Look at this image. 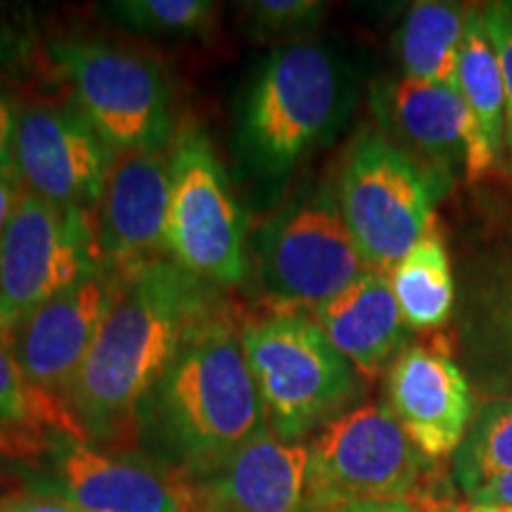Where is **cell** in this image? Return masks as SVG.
I'll list each match as a JSON object with an SVG mask.
<instances>
[{"mask_svg": "<svg viewBox=\"0 0 512 512\" xmlns=\"http://www.w3.org/2000/svg\"><path fill=\"white\" fill-rule=\"evenodd\" d=\"M216 287L157 259L128 273L124 290L91 354L64 396L86 441L98 446L133 439L138 403L183 339L223 306Z\"/></svg>", "mask_w": 512, "mask_h": 512, "instance_id": "obj_1", "label": "cell"}, {"mask_svg": "<svg viewBox=\"0 0 512 512\" xmlns=\"http://www.w3.org/2000/svg\"><path fill=\"white\" fill-rule=\"evenodd\" d=\"M266 427L240 328L226 311L197 325L138 403V453L197 479Z\"/></svg>", "mask_w": 512, "mask_h": 512, "instance_id": "obj_2", "label": "cell"}, {"mask_svg": "<svg viewBox=\"0 0 512 512\" xmlns=\"http://www.w3.org/2000/svg\"><path fill=\"white\" fill-rule=\"evenodd\" d=\"M354 69L335 48L299 41L273 50L249 83L238 128L242 157L256 174L285 178L328 143L354 107Z\"/></svg>", "mask_w": 512, "mask_h": 512, "instance_id": "obj_3", "label": "cell"}, {"mask_svg": "<svg viewBox=\"0 0 512 512\" xmlns=\"http://www.w3.org/2000/svg\"><path fill=\"white\" fill-rule=\"evenodd\" d=\"M240 337L266 425L278 439L302 441L361 396L358 370L304 313L273 311L242 325Z\"/></svg>", "mask_w": 512, "mask_h": 512, "instance_id": "obj_4", "label": "cell"}, {"mask_svg": "<svg viewBox=\"0 0 512 512\" xmlns=\"http://www.w3.org/2000/svg\"><path fill=\"white\" fill-rule=\"evenodd\" d=\"M451 178L427 169L382 131L351 143L337 204L370 271L389 273L434 228V204Z\"/></svg>", "mask_w": 512, "mask_h": 512, "instance_id": "obj_5", "label": "cell"}, {"mask_svg": "<svg viewBox=\"0 0 512 512\" xmlns=\"http://www.w3.org/2000/svg\"><path fill=\"white\" fill-rule=\"evenodd\" d=\"M427 458L387 403H363L320 430L309 444L302 512L408 501L418 494Z\"/></svg>", "mask_w": 512, "mask_h": 512, "instance_id": "obj_6", "label": "cell"}, {"mask_svg": "<svg viewBox=\"0 0 512 512\" xmlns=\"http://www.w3.org/2000/svg\"><path fill=\"white\" fill-rule=\"evenodd\" d=\"M166 254L216 290L240 285L249 273L245 211L200 126H185L171 140Z\"/></svg>", "mask_w": 512, "mask_h": 512, "instance_id": "obj_7", "label": "cell"}, {"mask_svg": "<svg viewBox=\"0 0 512 512\" xmlns=\"http://www.w3.org/2000/svg\"><path fill=\"white\" fill-rule=\"evenodd\" d=\"M256 271L273 311H313L370 268L328 188L287 200L254 242Z\"/></svg>", "mask_w": 512, "mask_h": 512, "instance_id": "obj_8", "label": "cell"}, {"mask_svg": "<svg viewBox=\"0 0 512 512\" xmlns=\"http://www.w3.org/2000/svg\"><path fill=\"white\" fill-rule=\"evenodd\" d=\"M50 60L114 155L171 145V88L157 62L95 38L55 41Z\"/></svg>", "mask_w": 512, "mask_h": 512, "instance_id": "obj_9", "label": "cell"}, {"mask_svg": "<svg viewBox=\"0 0 512 512\" xmlns=\"http://www.w3.org/2000/svg\"><path fill=\"white\" fill-rule=\"evenodd\" d=\"M98 264L93 214L19 192L0 247V339Z\"/></svg>", "mask_w": 512, "mask_h": 512, "instance_id": "obj_10", "label": "cell"}, {"mask_svg": "<svg viewBox=\"0 0 512 512\" xmlns=\"http://www.w3.org/2000/svg\"><path fill=\"white\" fill-rule=\"evenodd\" d=\"M34 460L27 489L83 512H195V484L136 451L55 434Z\"/></svg>", "mask_w": 512, "mask_h": 512, "instance_id": "obj_11", "label": "cell"}, {"mask_svg": "<svg viewBox=\"0 0 512 512\" xmlns=\"http://www.w3.org/2000/svg\"><path fill=\"white\" fill-rule=\"evenodd\" d=\"M126 278L128 273L110 264L88 268L76 283L38 306L3 339L19 370L38 392L64 403Z\"/></svg>", "mask_w": 512, "mask_h": 512, "instance_id": "obj_12", "label": "cell"}, {"mask_svg": "<svg viewBox=\"0 0 512 512\" xmlns=\"http://www.w3.org/2000/svg\"><path fill=\"white\" fill-rule=\"evenodd\" d=\"M114 157L74 102H29L17 110L15 171L22 190L93 214Z\"/></svg>", "mask_w": 512, "mask_h": 512, "instance_id": "obj_13", "label": "cell"}, {"mask_svg": "<svg viewBox=\"0 0 512 512\" xmlns=\"http://www.w3.org/2000/svg\"><path fill=\"white\" fill-rule=\"evenodd\" d=\"M171 202V145L114 157L93 211L100 259L121 273L164 259Z\"/></svg>", "mask_w": 512, "mask_h": 512, "instance_id": "obj_14", "label": "cell"}, {"mask_svg": "<svg viewBox=\"0 0 512 512\" xmlns=\"http://www.w3.org/2000/svg\"><path fill=\"white\" fill-rule=\"evenodd\" d=\"M387 401L427 460L456 453L475 418L465 373L446 351L432 347H408L396 358L387 377Z\"/></svg>", "mask_w": 512, "mask_h": 512, "instance_id": "obj_15", "label": "cell"}, {"mask_svg": "<svg viewBox=\"0 0 512 512\" xmlns=\"http://www.w3.org/2000/svg\"><path fill=\"white\" fill-rule=\"evenodd\" d=\"M309 444L283 441L268 430L209 475L192 479L195 512H302Z\"/></svg>", "mask_w": 512, "mask_h": 512, "instance_id": "obj_16", "label": "cell"}, {"mask_svg": "<svg viewBox=\"0 0 512 512\" xmlns=\"http://www.w3.org/2000/svg\"><path fill=\"white\" fill-rule=\"evenodd\" d=\"M373 110L384 136L427 169L451 178L465 164L472 117L458 88L401 76L375 86Z\"/></svg>", "mask_w": 512, "mask_h": 512, "instance_id": "obj_17", "label": "cell"}, {"mask_svg": "<svg viewBox=\"0 0 512 512\" xmlns=\"http://www.w3.org/2000/svg\"><path fill=\"white\" fill-rule=\"evenodd\" d=\"M313 320L358 375L382 373L408 349L411 328L403 320L389 273L361 275L347 290L313 309Z\"/></svg>", "mask_w": 512, "mask_h": 512, "instance_id": "obj_18", "label": "cell"}, {"mask_svg": "<svg viewBox=\"0 0 512 512\" xmlns=\"http://www.w3.org/2000/svg\"><path fill=\"white\" fill-rule=\"evenodd\" d=\"M458 91L472 117L465 169L470 181L494 171L505 155V86L482 10L470 8L458 62Z\"/></svg>", "mask_w": 512, "mask_h": 512, "instance_id": "obj_19", "label": "cell"}, {"mask_svg": "<svg viewBox=\"0 0 512 512\" xmlns=\"http://www.w3.org/2000/svg\"><path fill=\"white\" fill-rule=\"evenodd\" d=\"M55 434L86 439L62 401L38 392L0 339V453L36 458Z\"/></svg>", "mask_w": 512, "mask_h": 512, "instance_id": "obj_20", "label": "cell"}, {"mask_svg": "<svg viewBox=\"0 0 512 512\" xmlns=\"http://www.w3.org/2000/svg\"><path fill=\"white\" fill-rule=\"evenodd\" d=\"M467 12L470 8L458 3H415L396 36L403 76L458 88V62Z\"/></svg>", "mask_w": 512, "mask_h": 512, "instance_id": "obj_21", "label": "cell"}, {"mask_svg": "<svg viewBox=\"0 0 512 512\" xmlns=\"http://www.w3.org/2000/svg\"><path fill=\"white\" fill-rule=\"evenodd\" d=\"M394 297L411 330H434L444 325L456 302V285L444 240L437 230L422 238L389 271Z\"/></svg>", "mask_w": 512, "mask_h": 512, "instance_id": "obj_22", "label": "cell"}, {"mask_svg": "<svg viewBox=\"0 0 512 512\" xmlns=\"http://www.w3.org/2000/svg\"><path fill=\"white\" fill-rule=\"evenodd\" d=\"M453 475L470 498L484 484L512 475V399L486 401L453 453Z\"/></svg>", "mask_w": 512, "mask_h": 512, "instance_id": "obj_23", "label": "cell"}, {"mask_svg": "<svg viewBox=\"0 0 512 512\" xmlns=\"http://www.w3.org/2000/svg\"><path fill=\"white\" fill-rule=\"evenodd\" d=\"M102 8L128 31L157 38L204 36L216 17V5L207 0H112Z\"/></svg>", "mask_w": 512, "mask_h": 512, "instance_id": "obj_24", "label": "cell"}, {"mask_svg": "<svg viewBox=\"0 0 512 512\" xmlns=\"http://www.w3.org/2000/svg\"><path fill=\"white\" fill-rule=\"evenodd\" d=\"M325 3L316 0H254L242 5L245 27L254 38L292 36L313 27L325 15Z\"/></svg>", "mask_w": 512, "mask_h": 512, "instance_id": "obj_25", "label": "cell"}, {"mask_svg": "<svg viewBox=\"0 0 512 512\" xmlns=\"http://www.w3.org/2000/svg\"><path fill=\"white\" fill-rule=\"evenodd\" d=\"M479 10L501 64L505 86V162L512 174V0L486 3Z\"/></svg>", "mask_w": 512, "mask_h": 512, "instance_id": "obj_26", "label": "cell"}, {"mask_svg": "<svg viewBox=\"0 0 512 512\" xmlns=\"http://www.w3.org/2000/svg\"><path fill=\"white\" fill-rule=\"evenodd\" d=\"M482 339L494 351V358L512 370V268L496 285L484 306Z\"/></svg>", "mask_w": 512, "mask_h": 512, "instance_id": "obj_27", "label": "cell"}, {"mask_svg": "<svg viewBox=\"0 0 512 512\" xmlns=\"http://www.w3.org/2000/svg\"><path fill=\"white\" fill-rule=\"evenodd\" d=\"M0 512H83L62 498L38 494L31 489L10 491L0 496Z\"/></svg>", "mask_w": 512, "mask_h": 512, "instance_id": "obj_28", "label": "cell"}, {"mask_svg": "<svg viewBox=\"0 0 512 512\" xmlns=\"http://www.w3.org/2000/svg\"><path fill=\"white\" fill-rule=\"evenodd\" d=\"M17 110L8 95L0 93V174L15 169V133Z\"/></svg>", "mask_w": 512, "mask_h": 512, "instance_id": "obj_29", "label": "cell"}, {"mask_svg": "<svg viewBox=\"0 0 512 512\" xmlns=\"http://www.w3.org/2000/svg\"><path fill=\"white\" fill-rule=\"evenodd\" d=\"M19 192H22V183H19L17 171H3V174H0V247H3L5 228H8L12 211H15Z\"/></svg>", "mask_w": 512, "mask_h": 512, "instance_id": "obj_30", "label": "cell"}, {"mask_svg": "<svg viewBox=\"0 0 512 512\" xmlns=\"http://www.w3.org/2000/svg\"><path fill=\"white\" fill-rule=\"evenodd\" d=\"M470 503H494V505H512V475H505L494 482L484 484L470 496Z\"/></svg>", "mask_w": 512, "mask_h": 512, "instance_id": "obj_31", "label": "cell"}, {"mask_svg": "<svg viewBox=\"0 0 512 512\" xmlns=\"http://www.w3.org/2000/svg\"><path fill=\"white\" fill-rule=\"evenodd\" d=\"M373 512H418V505H413L408 501L377 503V505H373Z\"/></svg>", "mask_w": 512, "mask_h": 512, "instance_id": "obj_32", "label": "cell"}, {"mask_svg": "<svg viewBox=\"0 0 512 512\" xmlns=\"http://www.w3.org/2000/svg\"><path fill=\"white\" fill-rule=\"evenodd\" d=\"M422 512H465V505H458L453 501H430L422 505Z\"/></svg>", "mask_w": 512, "mask_h": 512, "instance_id": "obj_33", "label": "cell"}, {"mask_svg": "<svg viewBox=\"0 0 512 512\" xmlns=\"http://www.w3.org/2000/svg\"><path fill=\"white\" fill-rule=\"evenodd\" d=\"M465 512H512V505H494V503H467Z\"/></svg>", "mask_w": 512, "mask_h": 512, "instance_id": "obj_34", "label": "cell"}, {"mask_svg": "<svg viewBox=\"0 0 512 512\" xmlns=\"http://www.w3.org/2000/svg\"><path fill=\"white\" fill-rule=\"evenodd\" d=\"M377 505V503H375ZM323 512H373V505H354V508H342V510H323Z\"/></svg>", "mask_w": 512, "mask_h": 512, "instance_id": "obj_35", "label": "cell"}, {"mask_svg": "<svg viewBox=\"0 0 512 512\" xmlns=\"http://www.w3.org/2000/svg\"><path fill=\"white\" fill-rule=\"evenodd\" d=\"M0 496H3V494H0Z\"/></svg>", "mask_w": 512, "mask_h": 512, "instance_id": "obj_36", "label": "cell"}]
</instances>
